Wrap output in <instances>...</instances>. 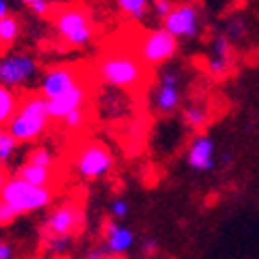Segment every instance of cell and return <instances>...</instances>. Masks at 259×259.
<instances>
[{
  "instance_id": "1",
  "label": "cell",
  "mask_w": 259,
  "mask_h": 259,
  "mask_svg": "<svg viewBox=\"0 0 259 259\" xmlns=\"http://www.w3.org/2000/svg\"><path fill=\"white\" fill-rule=\"evenodd\" d=\"M147 71L149 69L141 62V58L135 52H126V50L106 52L98 60L96 67V75L102 83L124 92L141 88L147 81Z\"/></svg>"
},
{
  "instance_id": "2",
  "label": "cell",
  "mask_w": 259,
  "mask_h": 259,
  "mask_svg": "<svg viewBox=\"0 0 259 259\" xmlns=\"http://www.w3.org/2000/svg\"><path fill=\"white\" fill-rule=\"evenodd\" d=\"M50 120L48 100L39 92H29L19 100V108L7 128L19 143H31L46 135Z\"/></svg>"
},
{
  "instance_id": "3",
  "label": "cell",
  "mask_w": 259,
  "mask_h": 259,
  "mask_svg": "<svg viewBox=\"0 0 259 259\" xmlns=\"http://www.w3.org/2000/svg\"><path fill=\"white\" fill-rule=\"evenodd\" d=\"M52 23L56 27V33L60 39L71 48L88 46L94 39V21L88 7L79 3L62 5L58 9H52Z\"/></svg>"
},
{
  "instance_id": "4",
  "label": "cell",
  "mask_w": 259,
  "mask_h": 259,
  "mask_svg": "<svg viewBox=\"0 0 259 259\" xmlns=\"http://www.w3.org/2000/svg\"><path fill=\"white\" fill-rule=\"evenodd\" d=\"M0 199L7 201L17 215H25V213L46 209L54 199V189L35 187L13 175L7 181V185L0 189Z\"/></svg>"
},
{
  "instance_id": "5",
  "label": "cell",
  "mask_w": 259,
  "mask_h": 259,
  "mask_svg": "<svg viewBox=\"0 0 259 259\" xmlns=\"http://www.w3.org/2000/svg\"><path fill=\"white\" fill-rule=\"evenodd\" d=\"M114 166V156L102 141H88L77 149L73 158L75 175L83 181H100Z\"/></svg>"
},
{
  "instance_id": "6",
  "label": "cell",
  "mask_w": 259,
  "mask_h": 259,
  "mask_svg": "<svg viewBox=\"0 0 259 259\" xmlns=\"http://www.w3.org/2000/svg\"><path fill=\"white\" fill-rule=\"evenodd\" d=\"M177 50H179V39L172 33H168L164 27H160V29L145 31L139 37L135 54L141 58V62L147 69H158V67H164L168 60H172Z\"/></svg>"
},
{
  "instance_id": "7",
  "label": "cell",
  "mask_w": 259,
  "mask_h": 259,
  "mask_svg": "<svg viewBox=\"0 0 259 259\" xmlns=\"http://www.w3.org/2000/svg\"><path fill=\"white\" fill-rule=\"evenodd\" d=\"M39 71V62L27 52H11L0 56V85L23 88Z\"/></svg>"
},
{
  "instance_id": "8",
  "label": "cell",
  "mask_w": 259,
  "mask_h": 259,
  "mask_svg": "<svg viewBox=\"0 0 259 259\" xmlns=\"http://www.w3.org/2000/svg\"><path fill=\"white\" fill-rule=\"evenodd\" d=\"M85 79H88V75L77 64H54V67L46 69V73L41 75L37 92L46 100H54Z\"/></svg>"
},
{
  "instance_id": "9",
  "label": "cell",
  "mask_w": 259,
  "mask_h": 259,
  "mask_svg": "<svg viewBox=\"0 0 259 259\" xmlns=\"http://www.w3.org/2000/svg\"><path fill=\"white\" fill-rule=\"evenodd\" d=\"M152 106L158 114H172L181 106V73L172 67H160Z\"/></svg>"
},
{
  "instance_id": "10",
  "label": "cell",
  "mask_w": 259,
  "mask_h": 259,
  "mask_svg": "<svg viewBox=\"0 0 259 259\" xmlns=\"http://www.w3.org/2000/svg\"><path fill=\"white\" fill-rule=\"evenodd\" d=\"M83 207L75 201H62L48 213L44 230L48 236H73L83 228Z\"/></svg>"
},
{
  "instance_id": "11",
  "label": "cell",
  "mask_w": 259,
  "mask_h": 259,
  "mask_svg": "<svg viewBox=\"0 0 259 259\" xmlns=\"http://www.w3.org/2000/svg\"><path fill=\"white\" fill-rule=\"evenodd\" d=\"M164 29L177 39H193L201 31V11L193 3L175 5L172 13L162 21Z\"/></svg>"
},
{
  "instance_id": "12",
  "label": "cell",
  "mask_w": 259,
  "mask_h": 259,
  "mask_svg": "<svg viewBox=\"0 0 259 259\" xmlns=\"http://www.w3.org/2000/svg\"><path fill=\"white\" fill-rule=\"evenodd\" d=\"M88 102H90V79H85L79 85H75V88H71L69 92H64L62 96L48 100L50 118L60 122L64 116H69L71 112L79 110V108H88Z\"/></svg>"
},
{
  "instance_id": "13",
  "label": "cell",
  "mask_w": 259,
  "mask_h": 259,
  "mask_svg": "<svg viewBox=\"0 0 259 259\" xmlns=\"http://www.w3.org/2000/svg\"><path fill=\"white\" fill-rule=\"evenodd\" d=\"M187 164L195 172H209L215 168V143L209 135H197L187 149Z\"/></svg>"
},
{
  "instance_id": "14",
  "label": "cell",
  "mask_w": 259,
  "mask_h": 259,
  "mask_svg": "<svg viewBox=\"0 0 259 259\" xmlns=\"http://www.w3.org/2000/svg\"><path fill=\"white\" fill-rule=\"evenodd\" d=\"M106 243H104V249L108 253H114V255H122L126 253L128 249H131L135 245V232L124 226L122 222L118 220H112V222H108L106 228Z\"/></svg>"
},
{
  "instance_id": "15",
  "label": "cell",
  "mask_w": 259,
  "mask_h": 259,
  "mask_svg": "<svg viewBox=\"0 0 259 259\" xmlns=\"http://www.w3.org/2000/svg\"><path fill=\"white\" fill-rule=\"evenodd\" d=\"M15 177L23 179L35 187H48L54 189L56 179H58V170L56 168H46V166H35L29 162H23L17 170H15Z\"/></svg>"
},
{
  "instance_id": "16",
  "label": "cell",
  "mask_w": 259,
  "mask_h": 259,
  "mask_svg": "<svg viewBox=\"0 0 259 259\" xmlns=\"http://www.w3.org/2000/svg\"><path fill=\"white\" fill-rule=\"evenodd\" d=\"M19 96L7 88V85H0V126H7L11 122V118L15 116L17 108H19Z\"/></svg>"
},
{
  "instance_id": "17",
  "label": "cell",
  "mask_w": 259,
  "mask_h": 259,
  "mask_svg": "<svg viewBox=\"0 0 259 259\" xmlns=\"http://www.w3.org/2000/svg\"><path fill=\"white\" fill-rule=\"evenodd\" d=\"M19 35H21V23L15 15H9L0 21V41H3L5 50L15 44L19 39Z\"/></svg>"
},
{
  "instance_id": "18",
  "label": "cell",
  "mask_w": 259,
  "mask_h": 259,
  "mask_svg": "<svg viewBox=\"0 0 259 259\" xmlns=\"http://www.w3.org/2000/svg\"><path fill=\"white\" fill-rule=\"evenodd\" d=\"M25 162L35 164V166H46V168H56V154L46 145H37L27 152Z\"/></svg>"
},
{
  "instance_id": "19",
  "label": "cell",
  "mask_w": 259,
  "mask_h": 259,
  "mask_svg": "<svg viewBox=\"0 0 259 259\" xmlns=\"http://www.w3.org/2000/svg\"><path fill=\"white\" fill-rule=\"evenodd\" d=\"M116 7L122 15L131 19H143L149 11V0H116Z\"/></svg>"
},
{
  "instance_id": "20",
  "label": "cell",
  "mask_w": 259,
  "mask_h": 259,
  "mask_svg": "<svg viewBox=\"0 0 259 259\" xmlns=\"http://www.w3.org/2000/svg\"><path fill=\"white\" fill-rule=\"evenodd\" d=\"M183 118H185V122L189 126L199 128V126H203L207 122L209 114H207V108L203 104H189V106H185V110H183Z\"/></svg>"
},
{
  "instance_id": "21",
  "label": "cell",
  "mask_w": 259,
  "mask_h": 259,
  "mask_svg": "<svg viewBox=\"0 0 259 259\" xmlns=\"http://www.w3.org/2000/svg\"><path fill=\"white\" fill-rule=\"evenodd\" d=\"M17 145H19V141L9 133V128L7 126H0V164L7 166V162L17 152Z\"/></svg>"
},
{
  "instance_id": "22",
  "label": "cell",
  "mask_w": 259,
  "mask_h": 259,
  "mask_svg": "<svg viewBox=\"0 0 259 259\" xmlns=\"http://www.w3.org/2000/svg\"><path fill=\"white\" fill-rule=\"evenodd\" d=\"M88 122H90V116H88V108H79V110L71 112L69 116H64V118L60 120V124H62L64 128H69V131H77V128L85 126Z\"/></svg>"
},
{
  "instance_id": "23",
  "label": "cell",
  "mask_w": 259,
  "mask_h": 259,
  "mask_svg": "<svg viewBox=\"0 0 259 259\" xmlns=\"http://www.w3.org/2000/svg\"><path fill=\"white\" fill-rule=\"evenodd\" d=\"M211 56H218L224 60H232V46L226 35H215L211 44Z\"/></svg>"
},
{
  "instance_id": "24",
  "label": "cell",
  "mask_w": 259,
  "mask_h": 259,
  "mask_svg": "<svg viewBox=\"0 0 259 259\" xmlns=\"http://www.w3.org/2000/svg\"><path fill=\"white\" fill-rule=\"evenodd\" d=\"M73 236H48V253L50 255H64L71 249Z\"/></svg>"
},
{
  "instance_id": "25",
  "label": "cell",
  "mask_w": 259,
  "mask_h": 259,
  "mask_svg": "<svg viewBox=\"0 0 259 259\" xmlns=\"http://www.w3.org/2000/svg\"><path fill=\"white\" fill-rule=\"evenodd\" d=\"M230 67V60H224V58H218V56H211L207 58V64H205V69L211 77H224L226 71Z\"/></svg>"
},
{
  "instance_id": "26",
  "label": "cell",
  "mask_w": 259,
  "mask_h": 259,
  "mask_svg": "<svg viewBox=\"0 0 259 259\" xmlns=\"http://www.w3.org/2000/svg\"><path fill=\"white\" fill-rule=\"evenodd\" d=\"M128 201L124 197H116L110 201V215H112V220H124L126 215H128Z\"/></svg>"
},
{
  "instance_id": "27",
  "label": "cell",
  "mask_w": 259,
  "mask_h": 259,
  "mask_svg": "<svg viewBox=\"0 0 259 259\" xmlns=\"http://www.w3.org/2000/svg\"><path fill=\"white\" fill-rule=\"evenodd\" d=\"M15 218H19V215L15 213V209H13L7 201L0 199V228H5V226H9V224H13Z\"/></svg>"
},
{
  "instance_id": "28",
  "label": "cell",
  "mask_w": 259,
  "mask_h": 259,
  "mask_svg": "<svg viewBox=\"0 0 259 259\" xmlns=\"http://www.w3.org/2000/svg\"><path fill=\"white\" fill-rule=\"evenodd\" d=\"M152 9H154V13L164 21V19L172 13V9H175V3H172V0H154Z\"/></svg>"
},
{
  "instance_id": "29",
  "label": "cell",
  "mask_w": 259,
  "mask_h": 259,
  "mask_svg": "<svg viewBox=\"0 0 259 259\" xmlns=\"http://www.w3.org/2000/svg\"><path fill=\"white\" fill-rule=\"evenodd\" d=\"M245 33V21H241V19H236V21H232V23L228 25V39H236V37H241Z\"/></svg>"
},
{
  "instance_id": "30",
  "label": "cell",
  "mask_w": 259,
  "mask_h": 259,
  "mask_svg": "<svg viewBox=\"0 0 259 259\" xmlns=\"http://www.w3.org/2000/svg\"><path fill=\"white\" fill-rule=\"evenodd\" d=\"M0 259H15V247L9 241H0Z\"/></svg>"
},
{
  "instance_id": "31",
  "label": "cell",
  "mask_w": 259,
  "mask_h": 259,
  "mask_svg": "<svg viewBox=\"0 0 259 259\" xmlns=\"http://www.w3.org/2000/svg\"><path fill=\"white\" fill-rule=\"evenodd\" d=\"M106 255H108V251L104 247H96V249H92L88 253V257H85V259H106Z\"/></svg>"
},
{
  "instance_id": "32",
  "label": "cell",
  "mask_w": 259,
  "mask_h": 259,
  "mask_svg": "<svg viewBox=\"0 0 259 259\" xmlns=\"http://www.w3.org/2000/svg\"><path fill=\"white\" fill-rule=\"evenodd\" d=\"M11 177H13V175L9 172V168H7L5 164H0V189H3V187L7 185V181H9Z\"/></svg>"
},
{
  "instance_id": "33",
  "label": "cell",
  "mask_w": 259,
  "mask_h": 259,
  "mask_svg": "<svg viewBox=\"0 0 259 259\" xmlns=\"http://www.w3.org/2000/svg\"><path fill=\"white\" fill-rule=\"evenodd\" d=\"M154 251H158V243L152 241V239H147V241L143 243V253H145V255H152Z\"/></svg>"
},
{
  "instance_id": "34",
  "label": "cell",
  "mask_w": 259,
  "mask_h": 259,
  "mask_svg": "<svg viewBox=\"0 0 259 259\" xmlns=\"http://www.w3.org/2000/svg\"><path fill=\"white\" fill-rule=\"evenodd\" d=\"M11 15V3L9 0H0V21Z\"/></svg>"
},
{
  "instance_id": "35",
  "label": "cell",
  "mask_w": 259,
  "mask_h": 259,
  "mask_svg": "<svg viewBox=\"0 0 259 259\" xmlns=\"http://www.w3.org/2000/svg\"><path fill=\"white\" fill-rule=\"evenodd\" d=\"M17 3L27 5V7H33V5H37V3H44V0H17Z\"/></svg>"
},
{
  "instance_id": "36",
  "label": "cell",
  "mask_w": 259,
  "mask_h": 259,
  "mask_svg": "<svg viewBox=\"0 0 259 259\" xmlns=\"http://www.w3.org/2000/svg\"><path fill=\"white\" fill-rule=\"evenodd\" d=\"M3 52H5V46H3V41H0V56H3Z\"/></svg>"
}]
</instances>
